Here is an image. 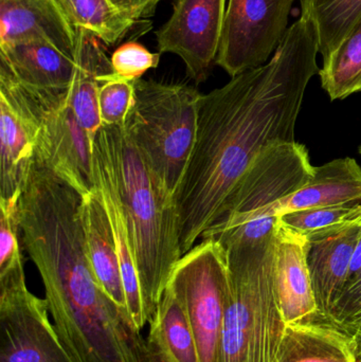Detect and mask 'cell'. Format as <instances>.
<instances>
[{
    "label": "cell",
    "instance_id": "1",
    "mask_svg": "<svg viewBox=\"0 0 361 362\" xmlns=\"http://www.w3.org/2000/svg\"><path fill=\"white\" fill-rule=\"evenodd\" d=\"M318 53L315 28L300 16L266 64L201 95L194 146L175 196L182 255L222 216L259 155L295 141L305 91L319 74Z\"/></svg>",
    "mask_w": 361,
    "mask_h": 362
},
{
    "label": "cell",
    "instance_id": "2",
    "mask_svg": "<svg viewBox=\"0 0 361 362\" xmlns=\"http://www.w3.org/2000/svg\"><path fill=\"white\" fill-rule=\"evenodd\" d=\"M93 150L126 218L150 321L182 257L175 202L159 187L125 125H103Z\"/></svg>",
    "mask_w": 361,
    "mask_h": 362
},
{
    "label": "cell",
    "instance_id": "3",
    "mask_svg": "<svg viewBox=\"0 0 361 362\" xmlns=\"http://www.w3.org/2000/svg\"><path fill=\"white\" fill-rule=\"evenodd\" d=\"M223 247L229 291L220 362H277L286 323L276 285V232L261 242Z\"/></svg>",
    "mask_w": 361,
    "mask_h": 362
},
{
    "label": "cell",
    "instance_id": "4",
    "mask_svg": "<svg viewBox=\"0 0 361 362\" xmlns=\"http://www.w3.org/2000/svg\"><path fill=\"white\" fill-rule=\"evenodd\" d=\"M314 170L303 144L286 142L265 148L237 183L222 216L201 240L226 246L271 238L277 229L280 204L313 177Z\"/></svg>",
    "mask_w": 361,
    "mask_h": 362
},
{
    "label": "cell",
    "instance_id": "5",
    "mask_svg": "<svg viewBox=\"0 0 361 362\" xmlns=\"http://www.w3.org/2000/svg\"><path fill=\"white\" fill-rule=\"evenodd\" d=\"M201 95L190 85L136 81V103L125 127L174 202L194 146Z\"/></svg>",
    "mask_w": 361,
    "mask_h": 362
},
{
    "label": "cell",
    "instance_id": "6",
    "mask_svg": "<svg viewBox=\"0 0 361 362\" xmlns=\"http://www.w3.org/2000/svg\"><path fill=\"white\" fill-rule=\"evenodd\" d=\"M167 284L182 303L201 362H220L229 282L226 250L201 240L176 264Z\"/></svg>",
    "mask_w": 361,
    "mask_h": 362
},
{
    "label": "cell",
    "instance_id": "7",
    "mask_svg": "<svg viewBox=\"0 0 361 362\" xmlns=\"http://www.w3.org/2000/svg\"><path fill=\"white\" fill-rule=\"evenodd\" d=\"M11 84L38 124L35 160L78 189H97L93 141L68 104V90L31 88L10 74Z\"/></svg>",
    "mask_w": 361,
    "mask_h": 362
},
{
    "label": "cell",
    "instance_id": "8",
    "mask_svg": "<svg viewBox=\"0 0 361 362\" xmlns=\"http://www.w3.org/2000/svg\"><path fill=\"white\" fill-rule=\"evenodd\" d=\"M49 315L46 299L28 289L25 269L0 276V362H73Z\"/></svg>",
    "mask_w": 361,
    "mask_h": 362
},
{
    "label": "cell",
    "instance_id": "9",
    "mask_svg": "<svg viewBox=\"0 0 361 362\" xmlns=\"http://www.w3.org/2000/svg\"><path fill=\"white\" fill-rule=\"evenodd\" d=\"M295 0H228L216 65L231 78L266 64L285 37Z\"/></svg>",
    "mask_w": 361,
    "mask_h": 362
},
{
    "label": "cell",
    "instance_id": "10",
    "mask_svg": "<svg viewBox=\"0 0 361 362\" xmlns=\"http://www.w3.org/2000/svg\"><path fill=\"white\" fill-rule=\"evenodd\" d=\"M228 0H175L173 12L157 31L159 53L177 55L196 84L216 64Z\"/></svg>",
    "mask_w": 361,
    "mask_h": 362
},
{
    "label": "cell",
    "instance_id": "11",
    "mask_svg": "<svg viewBox=\"0 0 361 362\" xmlns=\"http://www.w3.org/2000/svg\"><path fill=\"white\" fill-rule=\"evenodd\" d=\"M305 236L278 223L275 276L280 306L286 325L321 322L307 266Z\"/></svg>",
    "mask_w": 361,
    "mask_h": 362
},
{
    "label": "cell",
    "instance_id": "12",
    "mask_svg": "<svg viewBox=\"0 0 361 362\" xmlns=\"http://www.w3.org/2000/svg\"><path fill=\"white\" fill-rule=\"evenodd\" d=\"M361 223L352 221L338 229L307 238V266L320 316L328 322L333 306L349 281L352 259Z\"/></svg>",
    "mask_w": 361,
    "mask_h": 362
},
{
    "label": "cell",
    "instance_id": "13",
    "mask_svg": "<svg viewBox=\"0 0 361 362\" xmlns=\"http://www.w3.org/2000/svg\"><path fill=\"white\" fill-rule=\"evenodd\" d=\"M23 42L52 45L74 59L76 31L57 0H0V46Z\"/></svg>",
    "mask_w": 361,
    "mask_h": 362
},
{
    "label": "cell",
    "instance_id": "14",
    "mask_svg": "<svg viewBox=\"0 0 361 362\" xmlns=\"http://www.w3.org/2000/svg\"><path fill=\"white\" fill-rule=\"evenodd\" d=\"M38 124L28 108L0 89V199H18L35 159Z\"/></svg>",
    "mask_w": 361,
    "mask_h": 362
},
{
    "label": "cell",
    "instance_id": "15",
    "mask_svg": "<svg viewBox=\"0 0 361 362\" xmlns=\"http://www.w3.org/2000/svg\"><path fill=\"white\" fill-rule=\"evenodd\" d=\"M0 68L31 88L65 91L73 82L76 63L52 45L23 42L0 46Z\"/></svg>",
    "mask_w": 361,
    "mask_h": 362
},
{
    "label": "cell",
    "instance_id": "16",
    "mask_svg": "<svg viewBox=\"0 0 361 362\" xmlns=\"http://www.w3.org/2000/svg\"><path fill=\"white\" fill-rule=\"evenodd\" d=\"M82 219L87 255L97 283L110 299L127 310L114 231L97 187L83 195Z\"/></svg>",
    "mask_w": 361,
    "mask_h": 362
},
{
    "label": "cell",
    "instance_id": "17",
    "mask_svg": "<svg viewBox=\"0 0 361 362\" xmlns=\"http://www.w3.org/2000/svg\"><path fill=\"white\" fill-rule=\"evenodd\" d=\"M360 204L361 168L347 157L315 167L313 177L280 204L278 216L304 209Z\"/></svg>",
    "mask_w": 361,
    "mask_h": 362
},
{
    "label": "cell",
    "instance_id": "18",
    "mask_svg": "<svg viewBox=\"0 0 361 362\" xmlns=\"http://www.w3.org/2000/svg\"><path fill=\"white\" fill-rule=\"evenodd\" d=\"M148 325L146 362H201L186 313L169 284Z\"/></svg>",
    "mask_w": 361,
    "mask_h": 362
},
{
    "label": "cell",
    "instance_id": "19",
    "mask_svg": "<svg viewBox=\"0 0 361 362\" xmlns=\"http://www.w3.org/2000/svg\"><path fill=\"white\" fill-rule=\"evenodd\" d=\"M277 362H357L353 338L329 322L286 325Z\"/></svg>",
    "mask_w": 361,
    "mask_h": 362
},
{
    "label": "cell",
    "instance_id": "20",
    "mask_svg": "<svg viewBox=\"0 0 361 362\" xmlns=\"http://www.w3.org/2000/svg\"><path fill=\"white\" fill-rule=\"evenodd\" d=\"M93 167H95L97 187L103 198L110 225L114 231V242H116L117 252H118L121 274H122L123 286H124L125 297H126L127 310L134 325L139 331H142L148 325V318L146 312V305H144L139 272L136 263L129 226L112 183L106 177L95 158H93Z\"/></svg>",
    "mask_w": 361,
    "mask_h": 362
},
{
    "label": "cell",
    "instance_id": "21",
    "mask_svg": "<svg viewBox=\"0 0 361 362\" xmlns=\"http://www.w3.org/2000/svg\"><path fill=\"white\" fill-rule=\"evenodd\" d=\"M300 16L315 28L324 61L338 50L361 18V0H300Z\"/></svg>",
    "mask_w": 361,
    "mask_h": 362
},
{
    "label": "cell",
    "instance_id": "22",
    "mask_svg": "<svg viewBox=\"0 0 361 362\" xmlns=\"http://www.w3.org/2000/svg\"><path fill=\"white\" fill-rule=\"evenodd\" d=\"M74 29H84L110 46L122 40L136 21L110 0H57Z\"/></svg>",
    "mask_w": 361,
    "mask_h": 362
},
{
    "label": "cell",
    "instance_id": "23",
    "mask_svg": "<svg viewBox=\"0 0 361 362\" xmlns=\"http://www.w3.org/2000/svg\"><path fill=\"white\" fill-rule=\"evenodd\" d=\"M319 76L332 101L361 93V18L338 50L324 59Z\"/></svg>",
    "mask_w": 361,
    "mask_h": 362
},
{
    "label": "cell",
    "instance_id": "24",
    "mask_svg": "<svg viewBox=\"0 0 361 362\" xmlns=\"http://www.w3.org/2000/svg\"><path fill=\"white\" fill-rule=\"evenodd\" d=\"M360 206H324L292 211L278 216V223L307 238L326 233L355 221Z\"/></svg>",
    "mask_w": 361,
    "mask_h": 362
},
{
    "label": "cell",
    "instance_id": "25",
    "mask_svg": "<svg viewBox=\"0 0 361 362\" xmlns=\"http://www.w3.org/2000/svg\"><path fill=\"white\" fill-rule=\"evenodd\" d=\"M99 106L103 125L124 127L136 103V82L114 74L99 78Z\"/></svg>",
    "mask_w": 361,
    "mask_h": 362
},
{
    "label": "cell",
    "instance_id": "26",
    "mask_svg": "<svg viewBox=\"0 0 361 362\" xmlns=\"http://www.w3.org/2000/svg\"><path fill=\"white\" fill-rule=\"evenodd\" d=\"M18 199H0V276L25 269L18 223Z\"/></svg>",
    "mask_w": 361,
    "mask_h": 362
},
{
    "label": "cell",
    "instance_id": "27",
    "mask_svg": "<svg viewBox=\"0 0 361 362\" xmlns=\"http://www.w3.org/2000/svg\"><path fill=\"white\" fill-rule=\"evenodd\" d=\"M161 53H152L136 42H127L114 51L110 57L112 74L123 80H140L150 69L158 67Z\"/></svg>",
    "mask_w": 361,
    "mask_h": 362
},
{
    "label": "cell",
    "instance_id": "28",
    "mask_svg": "<svg viewBox=\"0 0 361 362\" xmlns=\"http://www.w3.org/2000/svg\"><path fill=\"white\" fill-rule=\"evenodd\" d=\"M328 322L353 336L361 323V276L345 285L331 310Z\"/></svg>",
    "mask_w": 361,
    "mask_h": 362
},
{
    "label": "cell",
    "instance_id": "29",
    "mask_svg": "<svg viewBox=\"0 0 361 362\" xmlns=\"http://www.w3.org/2000/svg\"><path fill=\"white\" fill-rule=\"evenodd\" d=\"M121 12L137 21L141 17L152 14L161 0H110Z\"/></svg>",
    "mask_w": 361,
    "mask_h": 362
},
{
    "label": "cell",
    "instance_id": "30",
    "mask_svg": "<svg viewBox=\"0 0 361 362\" xmlns=\"http://www.w3.org/2000/svg\"><path fill=\"white\" fill-rule=\"evenodd\" d=\"M361 268V234L358 240L357 246H356L355 252H354L353 259H352L351 269H350V279L355 276L356 272Z\"/></svg>",
    "mask_w": 361,
    "mask_h": 362
},
{
    "label": "cell",
    "instance_id": "31",
    "mask_svg": "<svg viewBox=\"0 0 361 362\" xmlns=\"http://www.w3.org/2000/svg\"><path fill=\"white\" fill-rule=\"evenodd\" d=\"M353 338L354 349H355L356 358L357 362H361V323L356 329L355 333L352 336Z\"/></svg>",
    "mask_w": 361,
    "mask_h": 362
},
{
    "label": "cell",
    "instance_id": "32",
    "mask_svg": "<svg viewBox=\"0 0 361 362\" xmlns=\"http://www.w3.org/2000/svg\"><path fill=\"white\" fill-rule=\"evenodd\" d=\"M355 221H356V223H361V213H360V216H358L357 218L355 219Z\"/></svg>",
    "mask_w": 361,
    "mask_h": 362
},
{
    "label": "cell",
    "instance_id": "33",
    "mask_svg": "<svg viewBox=\"0 0 361 362\" xmlns=\"http://www.w3.org/2000/svg\"><path fill=\"white\" fill-rule=\"evenodd\" d=\"M360 154L361 155V146L360 148Z\"/></svg>",
    "mask_w": 361,
    "mask_h": 362
}]
</instances>
